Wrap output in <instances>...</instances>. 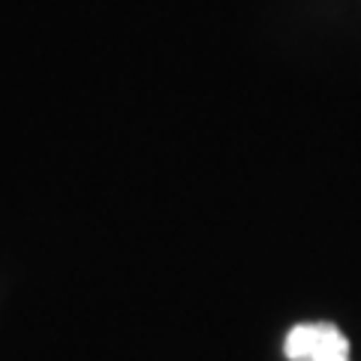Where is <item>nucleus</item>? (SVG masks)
Listing matches in <instances>:
<instances>
[{
  "mask_svg": "<svg viewBox=\"0 0 361 361\" xmlns=\"http://www.w3.org/2000/svg\"><path fill=\"white\" fill-rule=\"evenodd\" d=\"M289 361H349V341L331 322H304L286 334Z\"/></svg>",
  "mask_w": 361,
  "mask_h": 361,
  "instance_id": "obj_1",
  "label": "nucleus"
}]
</instances>
